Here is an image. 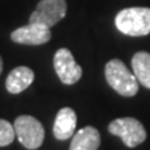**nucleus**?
Returning a JSON list of instances; mask_svg holds the SVG:
<instances>
[{
	"instance_id": "1",
	"label": "nucleus",
	"mask_w": 150,
	"mask_h": 150,
	"mask_svg": "<svg viewBox=\"0 0 150 150\" xmlns=\"http://www.w3.org/2000/svg\"><path fill=\"white\" fill-rule=\"evenodd\" d=\"M115 27L128 36H145L150 33V8L129 7L115 16Z\"/></svg>"
},
{
	"instance_id": "2",
	"label": "nucleus",
	"mask_w": 150,
	"mask_h": 150,
	"mask_svg": "<svg viewBox=\"0 0 150 150\" xmlns=\"http://www.w3.org/2000/svg\"><path fill=\"white\" fill-rule=\"evenodd\" d=\"M104 75L107 83L111 86L118 95L124 97H132L138 93L139 81L135 74H131L127 65L121 60L112 59L104 67Z\"/></svg>"
},
{
	"instance_id": "3",
	"label": "nucleus",
	"mask_w": 150,
	"mask_h": 150,
	"mask_svg": "<svg viewBox=\"0 0 150 150\" xmlns=\"http://www.w3.org/2000/svg\"><path fill=\"white\" fill-rule=\"evenodd\" d=\"M108 132L122 139L128 147H136L146 140V129L139 120L132 117L117 118L108 124Z\"/></svg>"
},
{
	"instance_id": "4",
	"label": "nucleus",
	"mask_w": 150,
	"mask_h": 150,
	"mask_svg": "<svg viewBox=\"0 0 150 150\" xmlns=\"http://www.w3.org/2000/svg\"><path fill=\"white\" fill-rule=\"evenodd\" d=\"M14 129L20 143L29 150L40 147L45 139V129L39 120L32 115H20L14 121Z\"/></svg>"
},
{
	"instance_id": "5",
	"label": "nucleus",
	"mask_w": 150,
	"mask_h": 150,
	"mask_svg": "<svg viewBox=\"0 0 150 150\" xmlns=\"http://www.w3.org/2000/svg\"><path fill=\"white\" fill-rule=\"evenodd\" d=\"M67 14L65 0H40L29 17V22L43 24L52 28Z\"/></svg>"
},
{
	"instance_id": "6",
	"label": "nucleus",
	"mask_w": 150,
	"mask_h": 150,
	"mask_svg": "<svg viewBox=\"0 0 150 150\" xmlns=\"http://www.w3.org/2000/svg\"><path fill=\"white\" fill-rule=\"evenodd\" d=\"M56 74L64 85H74L82 76V68L76 64L74 56L68 49H59L53 59Z\"/></svg>"
},
{
	"instance_id": "7",
	"label": "nucleus",
	"mask_w": 150,
	"mask_h": 150,
	"mask_svg": "<svg viewBox=\"0 0 150 150\" xmlns=\"http://www.w3.org/2000/svg\"><path fill=\"white\" fill-rule=\"evenodd\" d=\"M11 40L20 45H31V46H38V45H45L50 40L52 32L50 28L38 24V22H28L27 25L21 28H17L10 35Z\"/></svg>"
},
{
	"instance_id": "8",
	"label": "nucleus",
	"mask_w": 150,
	"mask_h": 150,
	"mask_svg": "<svg viewBox=\"0 0 150 150\" xmlns=\"http://www.w3.org/2000/svg\"><path fill=\"white\" fill-rule=\"evenodd\" d=\"M76 128V114L72 108L63 107L57 112L53 125V135L56 139L67 140L74 136Z\"/></svg>"
},
{
	"instance_id": "9",
	"label": "nucleus",
	"mask_w": 150,
	"mask_h": 150,
	"mask_svg": "<svg viewBox=\"0 0 150 150\" xmlns=\"http://www.w3.org/2000/svg\"><path fill=\"white\" fill-rule=\"evenodd\" d=\"M33 78H35V74L29 67H25V65L17 67L7 75L6 88L13 95L21 93L22 91H25L28 86L32 83Z\"/></svg>"
},
{
	"instance_id": "10",
	"label": "nucleus",
	"mask_w": 150,
	"mask_h": 150,
	"mask_svg": "<svg viewBox=\"0 0 150 150\" xmlns=\"http://www.w3.org/2000/svg\"><path fill=\"white\" fill-rule=\"evenodd\" d=\"M100 146V134L95 127H85L75 132L70 150H97Z\"/></svg>"
},
{
	"instance_id": "11",
	"label": "nucleus",
	"mask_w": 150,
	"mask_h": 150,
	"mask_svg": "<svg viewBox=\"0 0 150 150\" xmlns=\"http://www.w3.org/2000/svg\"><path fill=\"white\" fill-rule=\"evenodd\" d=\"M132 70L140 85L150 89V53L138 52L132 57Z\"/></svg>"
},
{
	"instance_id": "12",
	"label": "nucleus",
	"mask_w": 150,
	"mask_h": 150,
	"mask_svg": "<svg viewBox=\"0 0 150 150\" xmlns=\"http://www.w3.org/2000/svg\"><path fill=\"white\" fill-rule=\"evenodd\" d=\"M16 129L6 120H0V147L11 145L16 139Z\"/></svg>"
},
{
	"instance_id": "13",
	"label": "nucleus",
	"mask_w": 150,
	"mask_h": 150,
	"mask_svg": "<svg viewBox=\"0 0 150 150\" xmlns=\"http://www.w3.org/2000/svg\"><path fill=\"white\" fill-rule=\"evenodd\" d=\"M1 71H3V60L0 57V74H1Z\"/></svg>"
}]
</instances>
